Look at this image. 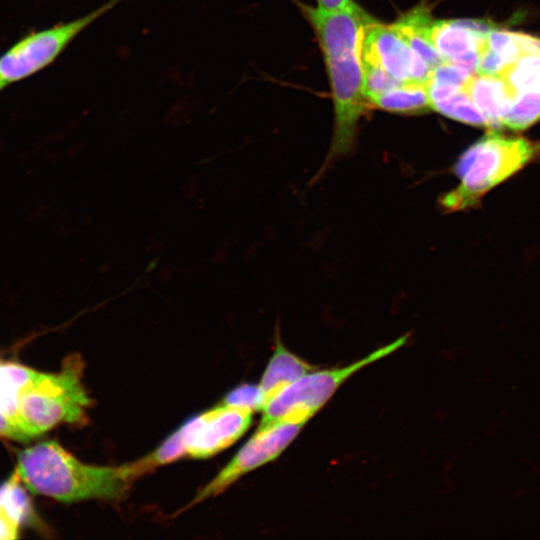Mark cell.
I'll use <instances>...</instances> for the list:
<instances>
[{
  "instance_id": "1",
  "label": "cell",
  "mask_w": 540,
  "mask_h": 540,
  "mask_svg": "<svg viewBox=\"0 0 540 540\" xmlns=\"http://www.w3.org/2000/svg\"><path fill=\"white\" fill-rule=\"evenodd\" d=\"M300 6L321 48L333 98V136L324 167L353 149L359 121L371 108L364 93L362 53L374 19L355 2L336 11Z\"/></svg>"
},
{
  "instance_id": "2",
  "label": "cell",
  "mask_w": 540,
  "mask_h": 540,
  "mask_svg": "<svg viewBox=\"0 0 540 540\" xmlns=\"http://www.w3.org/2000/svg\"><path fill=\"white\" fill-rule=\"evenodd\" d=\"M144 474L137 460L119 466L85 463L55 440L21 450L15 470L30 492L63 503L121 500Z\"/></svg>"
},
{
  "instance_id": "3",
  "label": "cell",
  "mask_w": 540,
  "mask_h": 540,
  "mask_svg": "<svg viewBox=\"0 0 540 540\" xmlns=\"http://www.w3.org/2000/svg\"><path fill=\"white\" fill-rule=\"evenodd\" d=\"M538 157L540 142L490 130L459 156L453 169L459 184L440 197L439 205L445 212L475 207L488 191Z\"/></svg>"
},
{
  "instance_id": "4",
  "label": "cell",
  "mask_w": 540,
  "mask_h": 540,
  "mask_svg": "<svg viewBox=\"0 0 540 540\" xmlns=\"http://www.w3.org/2000/svg\"><path fill=\"white\" fill-rule=\"evenodd\" d=\"M84 363L79 355H69L58 372L28 369L16 396L15 417L33 438L54 427L83 424L91 405L83 384Z\"/></svg>"
},
{
  "instance_id": "5",
  "label": "cell",
  "mask_w": 540,
  "mask_h": 540,
  "mask_svg": "<svg viewBox=\"0 0 540 540\" xmlns=\"http://www.w3.org/2000/svg\"><path fill=\"white\" fill-rule=\"evenodd\" d=\"M407 338L408 334L403 335L348 366L307 373L280 391L263 407L258 426L263 427L278 422L307 423L350 376L391 354L405 344Z\"/></svg>"
},
{
  "instance_id": "6",
  "label": "cell",
  "mask_w": 540,
  "mask_h": 540,
  "mask_svg": "<svg viewBox=\"0 0 540 540\" xmlns=\"http://www.w3.org/2000/svg\"><path fill=\"white\" fill-rule=\"evenodd\" d=\"M125 0H107L89 13L28 33L0 56V79L7 85L51 65L87 27Z\"/></svg>"
},
{
  "instance_id": "7",
  "label": "cell",
  "mask_w": 540,
  "mask_h": 540,
  "mask_svg": "<svg viewBox=\"0 0 540 540\" xmlns=\"http://www.w3.org/2000/svg\"><path fill=\"white\" fill-rule=\"evenodd\" d=\"M305 422H278L258 426L251 438L187 505L192 506L224 492L243 475L276 459L296 438Z\"/></svg>"
},
{
  "instance_id": "8",
  "label": "cell",
  "mask_w": 540,
  "mask_h": 540,
  "mask_svg": "<svg viewBox=\"0 0 540 540\" xmlns=\"http://www.w3.org/2000/svg\"><path fill=\"white\" fill-rule=\"evenodd\" d=\"M253 413L221 402L189 419L179 427L186 456L205 459L230 447L248 430Z\"/></svg>"
},
{
  "instance_id": "9",
  "label": "cell",
  "mask_w": 540,
  "mask_h": 540,
  "mask_svg": "<svg viewBox=\"0 0 540 540\" xmlns=\"http://www.w3.org/2000/svg\"><path fill=\"white\" fill-rule=\"evenodd\" d=\"M363 62L377 65L399 81L427 82L432 70L392 24L373 20L363 43Z\"/></svg>"
},
{
  "instance_id": "10",
  "label": "cell",
  "mask_w": 540,
  "mask_h": 540,
  "mask_svg": "<svg viewBox=\"0 0 540 540\" xmlns=\"http://www.w3.org/2000/svg\"><path fill=\"white\" fill-rule=\"evenodd\" d=\"M430 39L445 62L460 66L473 75L477 73L479 50L487 38L478 36L459 19H451L433 20Z\"/></svg>"
},
{
  "instance_id": "11",
  "label": "cell",
  "mask_w": 540,
  "mask_h": 540,
  "mask_svg": "<svg viewBox=\"0 0 540 540\" xmlns=\"http://www.w3.org/2000/svg\"><path fill=\"white\" fill-rule=\"evenodd\" d=\"M474 104L481 111L490 130L503 127L514 93L501 76L473 75L465 87Z\"/></svg>"
},
{
  "instance_id": "12",
  "label": "cell",
  "mask_w": 540,
  "mask_h": 540,
  "mask_svg": "<svg viewBox=\"0 0 540 540\" xmlns=\"http://www.w3.org/2000/svg\"><path fill=\"white\" fill-rule=\"evenodd\" d=\"M316 369L317 366L311 365L290 352L277 333L274 352L258 384L263 398V407L284 388Z\"/></svg>"
},
{
  "instance_id": "13",
  "label": "cell",
  "mask_w": 540,
  "mask_h": 540,
  "mask_svg": "<svg viewBox=\"0 0 540 540\" xmlns=\"http://www.w3.org/2000/svg\"><path fill=\"white\" fill-rule=\"evenodd\" d=\"M427 87L431 110L461 123L488 127L486 118L472 101L465 87L429 78Z\"/></svg>"
},
{
  "instance_id": "14",
  "label": "cell",
  "mask_w": 540,
  "mask_h": 540,
  "mask_svg": "<svg viewBox=\"0 0 540 540\" xmlns=\"http://www.w3.org/2000/svg\"><path fill=\"white\" fill-rule=\"evenodd\" d=\"M433 20L428 9L421 5L404 13L394 22L408 44L424 59L432 71L445 62L430 39V26Z\"/></svg>"
},
{
  "instance_id": "15",
  "label": "cell",
  "mask_w": 540,
  "mask_h": 540,
  "mask_svg": "<svg viewBox=\"0 0 540 540\" xmlns=\"http://www.w3.org/2000/svg\"><path fill=\"white\" fill-rule=\"evenodd\" d=\"M370 105L384 111L403 115L426 113L431 110L427 82H402L374 97L370 101Z\"/></svg>"
},
{
  "instance_id": "16",
  "label": "cell",
  "mask_w": 540,
  "mask_h": 540,
  "mask_svg": "<svg viewBox=\"0 0 540 540\" xmlns=\"http://www.w3.org/2000/svg\"><path fill=\"white\" fill-rule=\"evenodd\" d=\"M540 120V92L523 91L514 95L512 105L503 119V127L522 131Z\"/></svg>"
},
{
  "instance_id": "17",
  "label": "cell",
  "mask_w": 540,
  "mask_h": 540,
  "mask_svg": "<svg viewBox=\"0 0 540 540\" xmlns=\"http://www.w3.org/2000/svg\"><path fill=\"white\" fill-rule=\"evenodd\" d=\"M501 77L514 95L523 91L540 92V57L524 56L510 64Z\"/></svg>"
},
{
  "instance_id": "18",
  "label": "cell",
  "mask_w": 540,
  "mask_h": 540,
  "mask_svg": "<svg viewBox=\"0 0 540 540\" xmlns=\"http://www.w3.org/2000/svg\"><path fill=\"white\" fill-rule=\"evenodd\" d=\"M186 456L184 441L179 428L153 451L138 459L146 473Z\"/></svg>"
},
{
  "instance_id": "19",
  "label": "cell",
  "mask_w": 540,
  "mask_h": 540,
  "mask_svg": "<svg viewBox=\"0 0 540 540\" xmlns=\"http://www.w3.org/2000/svg\"><path fill=\"white\" fill-rule=\"evenodd\" d=\"M363 64L364 93L369 104L374 97L402 83V81L397 80L377 65L365 62Z\"/></svg>"
},
{
  "instance_id": "20",
  "label": "cell",
  "mask_w": 540,
  "mask_h": 540,
  "mask_svg": "<svg viewBox=\"0 0 540 540\" xmlns=\"http://www.w3.org/2000/svg\"><path fill=\"white\" fill-rule=\"evenodd\" d=\"M487 45L508 65L521 58L513 32L497 28L488 34Z\"/></svg>"
},
{
  "instance_id": "21",
  "label": "cell",
  "mask_w": 540,
  "mask_h": 540,
  "mask_svg": "<svg viewBox=\"0 0 540 540\" xmlns=\"http://www.w3.org/2000/svg\"><path fill=\"white\" fill-rule=\"evenodd\" d=\"M222 402L249 409L253 412L261 411L263 398L258 385L242 384L231 390Z\"/></svg>"
},
{
  "instance_id": "22",
  "label": "cell",
  "mask_w": 540,
  "mask_h": 540,
  "mask_svg": "<svg viewBox=\"0 0 540 540\" xmlns=\"http://www.w3.org/2000/svg\"><path fill=\"white\" fill-rule=\"evenodd\" d=\"M509 65L486 43L479 50L477 73L483 75L501 76Z\"/></svg>"
},
{
  "instance_id": "23",
  "label": "cell",
  "mask_w": 540,
  "mask_h": 540,
  "mask_svg": "<svg viewBox=\"0 0 540 540\" xmlns=\"http://www.w3.org/2000/svg\"><path fill=\"white\" fill-rule=\"evenodd\" d=\"M0 437L27 442L32 437L6 412L0 408Z\"/></svg>"
},
{
  "instance_id": "24",
  "label": "cell",
  "mask_w": 540,
  "mask_h": 540,
  "mask_svg": "<svg viewBox=\"0 0 540 540\" xmlns=\"http://www.w3.org/2000/svg\"><path fill=\"white\" fill-rule=\"evenodd\" d=\"M513 35L521 57H540V38L520 32H513Z\"/></svg>"
},
{
  "instance_id": "25",
  "label": "cell",
  "mask_w": 540,
  "mask_h": 540,
  "mask_svg": "<svg viewBox=\"0 0 540 540\" xmlns=\"http://www.w3.org/2000/svg\"><path fill=\"white\" fill-rule=\"evenodd\" d=\"M318 7L326 11L344 9L354 3L353 0H317Z\"/></svg>"
},
{
  "instance_id": "26",
  "label": "cell",
  "mask_w": 540,
  "mask_h": 540,
  "mask_svg": "<svg viewBox=\"0 0 540 540\" xmlns=\"http://www.w3.org/2000/svg\"><path fill=\"white\" fill-rule=\"evenodd\" d=\"M6 87V84L0 79V91Z\"/></svg>"
}]
</instances>
